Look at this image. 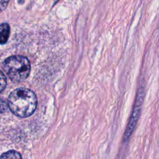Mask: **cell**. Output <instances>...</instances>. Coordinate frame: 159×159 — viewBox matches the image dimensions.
Returning <instances> with one entry per match:
<instances>
[{"label": "cell", "instance_id": "6da1fadb", "mask_svg": "<svg viewBox=\"0 0 159 159\" xmlns=\"http://www.w3.org/2000/svg\"><path fill=\"white\" fill-rule=\"evenodd\" d=\"M8 104L14 115L19 117H28L37 108V96L28 89H17L9 95Z\"/></svg>", "mask_w": 159, "mask_h": 159}, {"label": "cell", "instance_id": "7a4b0ae2", "mask_svg": "<svg viewBox=\"0 0 159 159\" xmlns=\"http://www.w3.org/2000/svg\"><path fill=\"white\" fill-rule=\"evenodd\" d=\"M3 69L11 80L20 82L29 76L30 64L29 60L23 56H11L3 62Z\"/></svg>", "mask_w": 159, "mask_h": 159}, {"label": "cell", "instance_id": "3957f363", "mask_svg": "<svg viewBox=\"0 0 159 159\" xmlns=\"http://www.w3.org/2000/svg\"><path fill=\"white\" fill-rule=\"evenodd\" d=\"M10 33V27L8 23L0 24V44H4L7 42Z\"/></svg>", "mask_w": 159, "mask_h": 159}, {"label": "cell", "instance_id": "277c9868", "mask_svg": "<svg viewBox=\"0 0 159 159\" xmlns=\"http://www.w3.org/2000/svg\"><path fill=\"white\" fill-rule=\"evenodd\" d=\"M0 159H22L21 155L16 151H9L2 154L0 156Z\"/></svg>", "mask_w": 159, "mask_h": 159}, {"label": "cell", "instance_id": "5b68a950", "mask_svg": "<svg viewBox=\"0 0 159 159\" xmlns=\"http://www.w3.org/2000/svg\"><path fill=\"white\" fill-rule=\"evenodd\" d=\"M6 86V79L5 75L0 71V93L5 89Z\"/></svg>", "mask_w": 159, "mask_h": 159}, {"label": "cell", "instance_id": "8992f818", "mask_svg": "<svg viewBox=\"0 0 159 159\" xmlns=\"http://www.w3.org/2000/svg\"><path fill=\"white\" fill-rule=\"evenodd\" d=\"M9 108V104L8 102L2 99H0V113H5Z\"/></svg>", "mask_w": 159, "mask_h": 159}, {"label": "cell", "instance_id": "52a82bcc", "mask_svg": "<svg viewBox=\"0 0 159 159\" xmlns=\"http://www.w3.org/2000/svg\"><path fill=\"white\" fill-rule=\"evenodd\" d=\"M9 2V0H0V12L6 9Z\"/></svg>", "mask_w": 159, "mask_h": 159}]
</instances>
